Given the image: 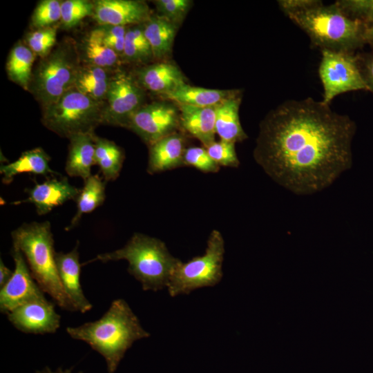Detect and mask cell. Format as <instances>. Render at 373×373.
<instances>
[{
  "label": "cell",
  "instance_id": "36",
  "mask_svg": "<svg viewBox=\"0 0 373 373\" xmlns=\"http://www.w3.org/2000/svg\"><path fill=\"white\" fill-rule=\"evenodd\" d=\"M184 166H189L204 173H216L218 165L209 156L204 146H190L186 149L183 157Z\"/></svg>",
  "mask_w": 373,
  "mask_h": 373
},
{
  "label": "cell",
  "instance_id": "41",
  "mask_svg": "<svg viewBox=\"0 0 373 373\" xmlns=\"http://www.w3.org/2000/svg\"><path fill=\"white\" fill-rule=\"evenodd\" d=\"M365 43H369L373 46V24L367 26L365 33Z\"/></svg>",
  "mask_w": 373,
  "mask_h": 373
},
{
  "label": "cell",
  "instance_id": "34",
  "mask_svg": "<svg viewBox=\"0 0 373 373\" xmlns=\"http://www.w3.org/2000/svg\"><path fill=\"white\" fill-rule=\"evenodd\" d=\"M154 4L159 16L179 27L190 10V0H156Z\"/></svg>",
  "mask_w": 373,
  "mask_h": 373
},
{
  "label": "cell",
  "instance_id": "21",
  "mask_svg": "<svg viewBox=\"0 0 373 373\" xmlns=\"http://www.w3.org/2000/svg\"><path fill=\"white\" fill-rule=\"evenodd\" d=\"M242 95L240 90L216 106V133L220 140L230 142H240L247 138L239 118V107Z\"/></svg>",
  "mask_w": 373,
  "mask_h": 373
},
{
  "label": "cell",
  "instance_id": "37",
  "mask_svg": "<svg viewBox=\"0 0 373 373\" xmlns=\"http://www.w3.org/2000/svg\"><path fill=\"white\" fill-rule=\"evenodd\" d=\"M336 4L349 17L373 24V0H338Z\"/></svg>",
  "mask_w": 373,
  "mask_h": 373
},
{
  "label": "cell",
  "instance_id": "17",
  "mask_svg": "<svg viewBox=\"0 0 373 373\" xmlns=\"http://www.w3.org/2000/svg\"><path fill=\"white\" fill-rule=\"evenodd\" d=\"M186 142L185 135L178 131L149 145L147 172L153 175L184 166Z\"/></svg>",
  "mask_w": 373,
  "mask_h": 373
},
{
  "label": "cell",
  "instance_id": "23",
  "mask_svg": "<svg viewBox=\"0 0 373 373\" xmlns=\"http://www.w3.org/2000/svg\"><path fill=\"white\" fill-rule=\"evenodd\" d=\"M237 90L210 89L193 86L185 83L162 97L179 105L209 107L217 106L235 94Z\"/></svg>",
  "mask_w": 373,
  "mask_h": 373
},
{
  "label": "cell",
  "instance_id": "28",
  "mask_svg": "<svg viewBox=\"0 0 373 373\" xmlns=\"http://www.w3.org/2000/svg\"><path fill=\"white\" fill-rule=\"evenodd\" d=\"M35 53L28 46L19 44L11 50L6 64L10 80L29 90L32 78Z\"/></svg>",
  "mask_w": 373,
  "mask_h": 373
},
{
  "label": "cell",
  "instance_id": "20",
  "mask_svg": "<svg viewBox=\"0 0 373 373\" xmlns=\"http://www.w3.org/2000/svg\"><path fill=\"white\" fill-rule=\"evenodd\" d=\"M94 133H80L69 138L68 154L65 171L70 177H79L84 181L91 174L95 162Z\"/></svg>",
  "mask_w": 373,
  "mask_h": 373
},
{
  "label": "cell",
  "instance_id": "3",
  "mask_svg": "<svg viewBox=\"0 0 373 373\" xmlns=\"http://www.w3.org/2000/svg\"><path fill=\"white\" fill-rule=\"evenodd\" d=\"M309 37L313 46L322 50L353 53L365 43L367 25L349 17L334 3L321 1L304 9L286 14Z\"/></svg>",
  "mask_w": 373,
  "mask_h": 373
},
{
  "label": "cell",
  "instance_id": "18",
  "mask_svg": "<svg viewBox=\"0 0 373 373\" xmlns=\"http://www.w3.org/2000/svg\"><path fill=\"white\" fill-rule=\"evenodd\" d=\"M136 76L142 88L161 97L186 83L181 70L175 64L164 61L140 68Z\"/></svg>",
  "mask_w": 373,
  "mask_h": 373
},
{
  "label": "cell",
  "instance_id": "16",
  "mask_svg": "<svg viewBox=\"0 0 373 373\" xmlns=\"http://www.w3.org/2000/svg\"><path fill=\"white\" fill-rule=\"evenodd\" d=\"M78 243L68 253H56L59 277L66 294L76 311L85 313L92 309L91 303L84 294L81 283V265L79 260Z\"/></svg>",
  "mask_w": 373,
  "mask_h": 373
},
{
  "label": "cell",
  "instance_id": "8",
  "mask_svg": "<svg viewBox=\"0 0 373 373\" xmlns=\"http://www.w3.org/2000/svg\"><path fill=\"white\" fill-rule=\"evenodd\" d=\"M224 241L221 233L213 230L207 240V248L202 256H196L174 268L167 285L169 294L174 297L188 294L205 287H213L222 278V262Z\"/></svg>",
  "mask_w": 373,
  "mask_h": 373
},
{
  "label": "cell",
  "instance_id": "12",
  "mask_svg": "<svg viewBox=\"0 0 373 373\" xmlns=\"http://www.w3.org/2000/svg\"><path fill=\"white\" fill-rule=\"evenodd\" d=\"M12 257L15 262L13 275L0 290V310L6 314L22 305L45 298L22 253L13 247Z\"/></svg>",
  "mask_w": 373,
  "mask_h": 373
},
{
  "label": "cell",
  "instance_id": "11",
  "mask_svg": "<svg viewBox=\"0 0 373 373\" xmlns=\"http://www.w3.org/2000/svg\"><path fill=\"white\" fill-rule=\"evenodd\" d=\"M143 88L130 75L118 73L111 77L103 124L125 127L131 116L142 105Z\"/></svg>",
  "mask_w": 373,
  "mask_h": 373
},
{
  "label": "cell",
  "instance_id": "27",
  "mask_svg": "<svg viewBox=\"0 0 373 373\" xmlns=\"http://www.w3.org/2000/svg\"><path fill=\"white\" fill-rule=\"evenodd\" d=\"M106 181H103L98 175H91L84 181L82 189L76 198L77 212L66 230L73 229L84 214L93 211L101 206L106 198Z\"/></svg>",
  "mask_w": 373,
  "mask_h": 373
},
{
  "label": "cell",
  "instance_id": "14",
  "mask_svg": "<svg viewBox=\"0 0 373 373\" xmlns=\"http://www.w3.org/2000/svg\"><path fill=\"white\" fill-rule=\"evenodd\" d=\"M93 17L100 26L141 25L151 15L148 5L136 0H97L93 1Z\"/></svg>",
  "mask_w": 373,
  "mask_h": 373
},
{
  "label": "cell",
  "instance_id": "40",
  "mask_svg": "<svg viewBox=\"0 0 373 373\" xmlns=\"http://www.w3.org/2000/svg\"><path fill=\"white\" fill-rule=\"evenodd\" d=\"M13 271L8 268L2 260H0V287H3L12 278Z\"/></svg>",
  "mask_w": 373,
  "mask_h": 373
},
{
  "label": "cell",
  "instance_id": "5",
  "mask_svg": "<svg viewBox=\"0 0 373 373\" xmlns=\"http://www.w3.org/2000/svg\"><path fill=\"white\" fill-rule=\"evenodd\" d=\"M126 260L128 273L142 285L144 290L156 291L166 287L171 274L180 262L158 238L135 233L121 249L100 254L87 263Z\"/></svg>",
  "mask_w": 373,
  "mask_h": 373
},
{
  "label": "cell",
  "instance_id": "10",
  "mask_svg": "<svg viewBox=\"0 0 373 373\" xmlns=\"http://www.w3.org/2000/svg\"><path fill=\"white\" fill-rule=\"evenodd\" d=\"M149 146L178 131L179 108L171 103L155 102L143 104L129 118L126 126Z\"/></svg>",
  "mask_w": 373,
  "mask_h": 373
},
{
  "label": "cell",
  "instance_id": "38",
  "mask_svg": "<svg viewBox=\"0 0 373 373\" xmlns=\"http://www.w3.org/2000/svg\"><path fill=\"white\" fill-rule=\"evenodd\" d=\"M126 30L125 26H100L93 30L103 43L119 57L123 55Z\"/></svg>",
  "mask_w": 373,
  "mask_h": 373
},
{
  "label": "cell",
  "instance_id": "25",
  "mask_svg": "<svg viewBox=\"0 0 373 373\" xmlns=\"http://www.w3.org/2000/svg\"><path fill=\"white\" fill-rule=\"evenodd\" d=\"M124 160L122 149L113 141L95 137V162L104 181H113L119 175Z\"/></svg>",
  "mask_w": 373,
  "mask_h": 373
},
{
  "label": "cell",
  "instance_id": "42",
  "mask_svg": "<svg viewBox=\"0 0 373 373\" xmlns=\"http://www.w3.org/2000/svg\"><path fill=\"white\" fill-rule=\"evenodd\" d=\"M35 373H73L71 369L62 370L61 367L57 369L55 371H52L48 367H46L41 371H37ZM78 373H82V372Z\"/></svg>",
  "mask_w": 373,
  "mask_h": 373
},
{
  "label": "cell",
  "instance_id": "26",
  "mask_svg": "<svg viewBox=\"0 0 373 373\" xmlns=\"http://www.w3.org/2000/svg\"><path fill=\"white\" fill-rule=\"evenodd\" d=\"M110 79L105 68L86 64L79 68L74 88L96 101L104 102Z\"/></svg>",
  "mask_w": 373,
  "mask_h": 373
},
{
  "label": "cell",
  "instance_id": "13",
  "mask_svg": "<svg viewBox=\"0 0 373 373\" xmlns=\"http://www.w3.org/2000/svg\"><path fill=\"white\" fill-rule=\"evenodd\" d=\"M8 318L17 329L29 334L54 333L60 326V316L46 298L18 307L8 314Z\"/></svg>",
  "mask_w": 373,
  "mask_h": 373
},
{
  "label": "cell",
  "instance_id": "15",
  "mask_svg": "<svg viewBox=\"0 0 373 373\" xmlns=\"http://www.w3.org/2000/svg\"><path fill=\"white\" fill-rule=\"evenodd\" d=\"M79 191L66 177L52 178L42 183H35L27 190L26 199L12 204L31 203L35 207L37 214L43 216L68 200H76Z\"/></svg>",
  "mask_w": 373,
  "mask_h": 373
},
{
  "label": "cell",
  "instance_id": "39",
  "mask_svg": "<svg viewBox=\"0 0 373 373\" xmlns=\"http://www.w3.org/2000/svg\"><path fill=\"white\" fill-rule=\"evenodd\" d=\"M357 59L359 68L369 90L373 93V53L357 56Z\"/></svg>",
  "mask_w": 373,
  "mask_h": 373
},
{
  "label": "cell",
  "instance_id": "4",
  "mask_svg": "<svg viewBox=\"0 0 373 373\" xmlns=\"http://www.w3.org/2000/svg\"><path fill=\"white\" fill-rule=\"evenodd\" d=\"M13 247L25 257L30 271L39 287L63 309L76 311L61 283L56 264L50 223L32 222L12 232Z\"/></svg>",
  "mask_w": 373,
  "mask_h": 373
},
{
  "label": "cell",
  "instance_id": "33",
  "mask_svg": "<svg viewBox=\"0 0 373 373\" xmlns=\"http://www.w3.org/2000/svg\"><path fill=\"white\" fill-rule=\"evenodd\" d=\"M61 3L57 0L41 1L32 15V25L37 29L50 27L61 20Z\"/></svg>",
  "mask_w": 373,
  "mask_h": 373
},
{
  "label": "cell",
  "instance_id": "29",
  "mask_svg": "<svg viewBox=\"0 0 373 373\" xmlns=\"http://www.w3.org/2000/svg\"><path fill=\"white\" fill-rule=\"evenodd\" d=\"M82 52L87 64L107 68L118 63L119 55L92 30L83 41Z\"/></svg>",
  "mask_w": 373,
  "mask_h": 373
},
{
  "label": "cell",
  "instance_id": "30",
  "mask_svg": "<svg viewBox=\"0 0 373 373\" xmlns=\"http://www.w3.org/2000/svg\"><path fill=\"white\" fill-rule=\"evenodd\" d=\"M142 25V24H141ZM122 57L129 63H144L153 57L142 26L127 28Z\"/></svg>",
  "mask_w": 373,
  "mask_h": 373
},
{
  "label": "cell",
  "instance_id": "9",
  "mask_svg": "<svg viewBox=\"0 0 373 373\" xmlns=\"http://www.w3.org/2000/svg\"><path fill=\"white\" fill-rule=\"evenodd\" d=\"M321 60L318 75L323 88L321 101L329 105L340 94L364 90L370 91L353 53L321 50Z\"/></svg>",
  "mask_w": 373,
  "mask_h": 373
},
{
  "label": "cell",
  "instance_id": "7",
  "mask_svg": "<svg viewBox=\"0 0 373 373\" xmlns=\"http://www.w3.org/2000/svg\"><path fill=\"white\" fill-rule=\"evenodd\" d=\"M79 68L77 53L70 44L59 45L41 58L33 72L29 90L42 110L56 103L74 88Z\"/></svg>",
  "mask_w": 373,
  "mask_h": 373
},
{
  "label": "cell",
  "instance_id": "2",
  "mask_svg": "<svg viewBox=\"0 0 373 373\" xmlns=\"http://www.w3.org/2000/svg\"><path fill=\"white\" fill-rule=\"evenodd\" d=\"M66 332L71 338L84 341L99 353L106 360L108 373L115 372L134 342L150 336L123 299L113 301L99 319L68 327Z\"/></svg>",
  "mask_w": 373,
  "mask_h": 373
},
{
  "label": "cell",
  "instance_id": "1",
  "mask_svg": "<svg viewBox=\"0 0 373 373\" xmlns=\"http://www.w3.org/2000/svg\"><path fill=\"white\" fill-rule=\"evenodd\" d=\"M354 122L311 97L290 99L259 126L254 157L276 183L297 195L330 186L352 164Z\"/></svg>",
  "mask_w": 373,
  "mask_h": 373
},
{
  "label": "cell",
  "instance_id": "24",
  "mask_svg": "<svg viewBox=\"0 0 373 373\" xmlns=\"http://www.w3.org/2000/svg\"><path fill=\"white\" fill-rule=\"evenodd\" d=\"M178 27L163 17L151 16L143 23L144 34L149 41L153 57L164 61L171 54Z\"/></svg>",
  "mask_w": 373,
  "mask_h": 373
},
{
  "label": "cell",
  "instance_id": "6",
  "mask_svg": "<svg viewBox=\"0 0 373 373\" xmlns=\"http://www.w3.org/2000/svg\"><path fill=\"white\" fill-rule=\"evenodd\" d=\"M105 106L104 102L73 88L42 110L41 122L51 131L69 139L75 135L94 133L95 127L103 124Z\"/></svg>",
  "mask_w": 373,
  "mask_h": 373
},
{
  "label": "cell",
  "instance_id": "22",
  "mask_svg": "<svg viewBox=\"0 0 373 373\" xmlns=\"http://www.w3.org/2000/svg\"><path fill=\"white\" fill-rule=\"evenodd\" d=\"M50 160L49 155L40 147L25 151L17 160L1 166L2 182L8 184L17 175L23 173L54 175L56 173L50 169Z\"/></svg>",
  "mask_w": 373,
  "mask_h": 373
},
{
  "label": "cell",
  "instance_id": "32",
  "mask_svg": "<svg viewBox=\"0 0 373 373\" xmlns=\"http://www.w3.org/2000/svg\"><path fill=\"white\" fill-rule=\"evenodd\" d=\"M57 29L50 26L37 29L29 33L26 42L30 49L41 58L47 56L56 43Z\"/></svg>",
  "mask_w": 373,
  "mask_h": 373
},
{
  "label": "cell",
  "instance_id": "35",
  "mask_svg": "<svg viewBox=\"0 0 373 373\" xmlns=\"http://www.w3.org/2000/svg\"><path fill=\"white\" fill-rule=\"evenodd\" d=\"M235 144L233 142L220 140L205 148L211 158L218 165L235 168L240 164Z\"/></svg>",
  "mask_w": 373,
  "mask_h": 373
},
{
  "label": "cell",
  "instance_id": "19",
  "mask_svg": "<svg viewBox=\"0 0 373 373\" xmlns=\"http://www.w3.org/2000/svg\"><path fill=\"white\" fill-rule=\"evenodd\" d=\"M180 127L204 147L215 142L216 106L179 105Z\"/></svg>",
  "mask_w": 373,
  "mask_h": 373
},
{
  "label": "cell",
  "instance_id": "31",
  "mask_svg": "<svg viewBox=\"0 0 373 373\" xmlns=\"http://www.w3.org/2000/svg\"><path fill=\"white\" fill-rule=\"evenodd\" d=\"M93 1L87 0H66L61 3V23L68 29L77 26L84 17L93 15Z\"/></svg>",
  "mask_w": 373,
  "mask_h": 373
}]
</instances>
